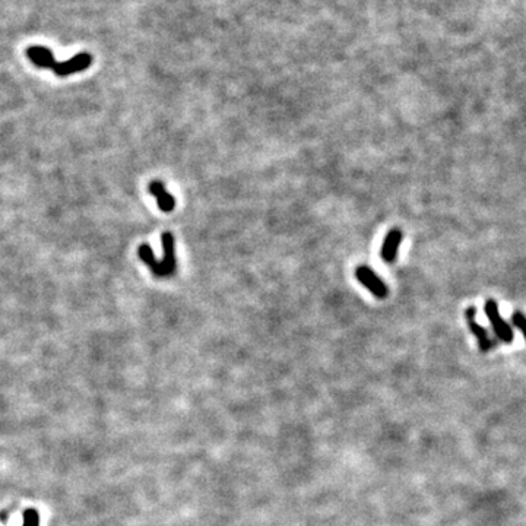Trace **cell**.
Listing matches in <instances>:
<instances>
[{
	"mask_svg": "<svg viewBox=\"0 0 526 526\" xmlns=\"http://www.w3.org/2000/svg\"><path fill=\"white\" fill-rule=\"evenodd\" d=\"M162 243V261H157L155 254L149 248V244L144 243L139 245L138 254L140 261H144L155 276L158 278H167L171 276L175 269H177V259H175V245H174V237L170 231L162 232L161 236Z\"/></svg>",
	"mask_w": 526,
	"mask_h": 526,
	"instance_id": "obj_1",
	"label": "cell"
},
{
	"mask_svg": "<svg viewBox=\"0 0 526 526\" xmlns=\"http://www.w3.org/2000/svg\"><path fill=\"white\" fill-rule=\"evenodd\" d=\"M485 314L500 341H503L505 344H510L513 341V331L507 325V322L500 316L498 306L494 300H488L485 303Z\"/></svg>",
	"mask_w": 526,
	"mask_h": 526,
	"instance_id": "obj_2",
	"label": "cell"
},
{
	"mask_svg": "<svg viewBox=\"0 0 526 526\" xmlns=\"http://www.w3.org/2000/svg\"><path fill=\"white\" fill-rule=\"evenodd\" d=\"M355 276L360 283L364 285L374 297L377 298H386L389 294V288L386 285L380 276L371 271L369 266H358L355 269Z\"/></svg>",
	"mask_w": 526,
	"mask_h": 526,
	"instance_id": "obj_3",
	"label": "cell"
},
{
	"mask_svg": "<svg viewBox=\"0 0 526 526\" xmlns=\"http://www.w3.org/2000/svg\"><path fill=\"white\" fill-rule=\"evenodd\" d=\"M92 63V56L88 54V53H79L76 56H74L70 61H66V62H54L52 69L53 72L57 75V76H69V75H74V74H78V72H82V70H85L91 66Z\"/></svg>",
	"mask_w": 526,
	"mask_h": 526,
	"instance_id": "obj_4",
	"label": "cell"
},
{
	"mask_svg": "<svg viewBox=\"0 0 526 526\" xmlns=\"http://www.w3.org/2000/svg\"><path fill=\"white\" fill-rule=\"evenodd\" d=\"M465 316H466V320H468V325H470V329L471 332L476 336L478 339V345H479V349L483 351V353H487V351H490L491 348H494V341L491 339L487 333V331L484 329V327L481 325H478L475 322V316H476V309L475 307H468L466 311H465Z\"/></svg>",
	"mask_w": 526,
	"mask_h": 526,
	"instance_id": "obj_5",
	"label": "cell"
},
{
	"mask_svg": "<svg viewBox=\"0 0 526 526\" xmlns=\"http://www.w3.org/2000/svg\"><path fill=\"white\" fill-rule=\"evenodd\" d=\"M402 239H404V234L399 228H393L388 234H386V237L383 240V245H382V252H380L382 259L386 263L395 262L396 256H397V250H399V245L402 243Z\"/></svg>",
	"mask_w": 526,
	"mask_h": 526,
	"instance_id": "obj_6",
	"label": "cell"
},
{
	"mask_svg": "<svg viewBox=\"0 0 526 526\" xmlns=\"http://www.w3.org/2000/svg\"><path fill=\"white\" fill-rule=\"evenodd\" d=\"M27 56L32 65L41 69H52L56 62L52 50L44 45H30L27 49Z\"/></svg>",
	"mask_w": 526,
	"mask_h": 526,
	"instance_id": "obj_7",
	"label": "cell"
},
{
	"mask_svg": "<svg viewBox=\"0 0 526 526\" xmlns=\"http://www.w3.org/2000/svg\"><path fill=\"white\" fill-rule=\"evenodd\" d=\"M148 190L151 195H154L157 197L158 208L162 210V212H171V210L175 208V199L166 190V186H164L161 182L149 183Z\"/></svg>",
	"mask_w": 526,
	"mask_h": 526,
	"instance_id": "obj_8",
	"label": "cell"
},
{
	"mask_svg": "<svg viewBox=\"0 0 526 526\" xmlns=\"http://www.w3.org/2000/svg\"><path fill=\"white\" fill-rule=\"evenodd\" d=\"M512 322L522 332L525 341H526V318H525V316L520 311H514L512 314Z\"/></svg>",
	"mask_w": 526,
	"mask_h": 526,
	"instance_id": "obj_9",
	"label": "cell"
},
{
	"mask_svg": "<svg viewBox=\"0 0 526 526\" xmlns=\"http://www.w3.org/2000/svg\"><path fill=\"white\" fill-rule=\"evenodd\" d=\"M23 526H39V513L31 509L23 513Z\"/></svg>",
	"mask_w": 526,
	"mask_h": 526,
	"instance_id": "obj_10",
	"label": "cell"
}]
</instances>
